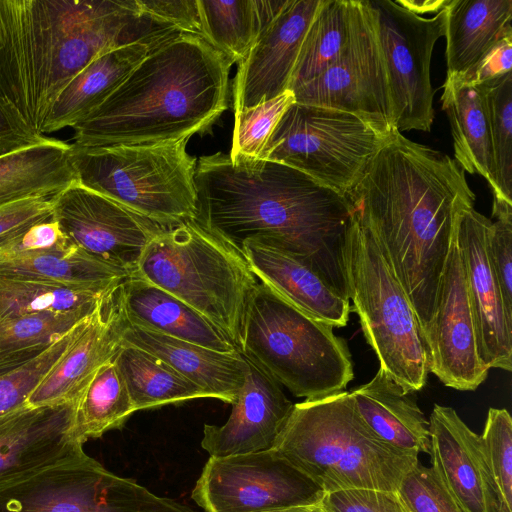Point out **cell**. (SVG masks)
Listing matches in <instances>:
<instances>
[{"mask_svg":"<svg viewBox=\"0 0 512 512\" xmlns=\"http://www.w3.org/2000/svg\"><path fill=\"white\" fill-rule=\"evenodd\" d=\"M479 85L489 116L500 199L512 205V72Z\"/></svg>","mask_w":512,"mask_h":512,"instance_id":"37","label":"cell"},{"mask_svg":"<svg viewBox=\"0 0 512 512\" xmlns=\"http://www.w3.org/2000/svg\"><path fill=\"white\" fill-rule=\"evenodd\" d=\"M349 394L360 417L382 440L403 450L429 454L428 420L413 393L405 391L382 369Z\"/></svg>","mask_w":512,"mask_h":512,"instance_id":"28","label":"cell"},{"mask_svg":"<svg viewBox=\"0 0 512 512\" xmlns=\"http://www.w3.org/2000/svg\"><path fill=\"white\" fill-rule=\"evenodd\" d=\"M162 42H134L113 48L95 58L57 95L45 116L40 133L44 135L76 126L97 109Z\"/></svg>","mask_w":512,"mask_h":512,"instance_id":"25","label":"cell"},{"mask_svg":"<svg viewBox=\"0 0 512 512\" xmlns=\"http://www.w3.org/2000/svg\"><path fill=\"white\" fill-rule=\"evenodd\" d=\"M71 144L49 138L0 156V207L30 198H53L77 182Z\"/></svg>","mask_w":512,"mask_h":512,"instance_id":"30","label":"cell"},{"mask_svg":"<svg viewBox=\"0 0 512 512\" xmlns=\"http://www.w3.org/2000/svg\"><path fill=\"white\" fill-rule=\"evenodd\" d=\"M188 139L153 144L75 147L77 182L165 226L197 215L196 159Z\"/></svg>","mask_w":512,"mask_h":512,"instance_id":"9","label":"cell"},{"mask_svg":"<svg viewBox=\"0 0 512 512\" xmlns=\"http://www.w3.org/2000/svg\"><path fill=\"white\" fill-rule=\"evenodd\" d=\"M96 306L64 314L0 319V355L51 345L88 317Z\"/></svg>","mask_w":512,"mask_h":512,"instance_id":"39","label":"cell"},{"mask_svg":"<svg viewBox=\"0 0 512 512\" xmlns=\"http://www.w3.org/2000/svg\"><path fill=\"white\" fill-rule=\"evenodd\" d=\"M481 438L498 488L512 509V419L506 409L488 410Z\"/></svg>","mask_w":512,"mask_h":512,"instance_id":"41","label":"cell"},{"mask_svg":"<svg viewBox=\"0 0 512 512\" xmlns=\"http://www.w3.org/2000/svg\"><path fill=\"white\" fill-rule=\"evenodd\" d=\"M114 361L125 381L135 411L208 398L200 387L142 349L122 345Z\"/></svg>","mask_w":512,"mask_h":512,"instance_id":"34","label":"cell"},{"mask_svg":"<svg viewBox=\"0 0 512 512\" xmlns=\"http://www.w3.org/2000/svg\"><path fill=\"white\" fill-rule=\"evenodd\" d=\"M134 412L125 381L112 359L96 371L79 398L74 435L82 444L99 438L122 427Z\"/></svg>","mask_w":512,"mask_h":512,"instance_id":"35","label":"cell"},{"mask_svg":"<svg viewBox=\"0 0 512 512\" xmlns=\"http://www.w3.org/2000/svg\"><path fill=\"white\" fill-rule=\"evenodd\" d=\"M0 512H197L85 458L0 487Z\"/></svg>","mask_w":512,"mask_h":512,"instance_id":"11","label":"cell"},{"mask_svg":"<svg viewBox=\"0 0 512 512\" xmlns=\"http://www.w3.org/2000/svg\"><path fill=\"white\" fill-rule=\"evenodd\" d=\"M325 492L274 448L210 456L192 491L206 512H263L316 505Z\"/></svg>","mask_w":512,"mask_h":512,"instance_id":"13","label":"cell"},{"mask_svg":"<svg viewBox=\"0 0 512 512\" xmlns=\"http://www.w3.org/2000/svg\"><path fill=\"white\" fill-rule=\"evenodd\" d=\"M388 79L395 129L430 131L434 120L430 79L432 52L444 36L445 9L433 17L391 0H369Z\"/></svg>","mask_w":512,"mask_h":512,"instance_id":"12","label":"cell"},{"mask_svg":"<svg viewBox=\"0 0 512 512\" xmlns=\"http://www.w3.org/2000/svg\"><path fill=\"white\" fill-rule=\"evenodd\" d=\"M344 265L348 298L380 369L407 392L427 381V346L412 304L376 237L352 212Z\"/></svg>","mask_w":512,"mask_h":512,"instance_id":"8","label":"cell"},{"mask_svg":"<svg viewBox=\"0 0 512 512\" xmlns=\"http://www.w3.org/2000/svg\"><path fill=\"white\" fill-rule=\"evenodd\" d=\"M136 4L153 21L200 36L197 0H136Z\"/></svg>","mask_w":512,"mask_h":512,"instance_id":"46","label":"cell"},{"mask_svg":"<svg viewBox=\"0 0 512 512\" xmlns=\"http://www.w3.org/2000/svg\"><path fill=\"white\" fill-rule=\"evenodd\" d=\"M47 347L48 346L29 348L10 354L0 355V376L12 372L30 360L34 359Z\"/></svg>","mask_w":512,"mask_h":512,"instance_id":"50","label":"cell"},{"mask_svg":"<svg viewBox=\"0 0 512 512\" xmlns=\"http://www.w3.org/2000/svg\"><path fill=\"white\" fill-rule=\"evenodd\" d=\"M289 0H197L200 36L232 64L241 62Z\"/></svg>","mask_w":512,"mask_h":512,"instance_id":"32","label":"cell"},{"mask_svg":"<svg viewBox=\"0 0 512 512\" xmlns=\"http://www.w3.org/2000/svg\"><path fill=\"white\" fill-rule=\"evenodd\" d=\"M333 329L259 282L247 306L240 353L294 396L323 398L344 391L354 378L347 344Z\"/></svg>","mask_w":512,"mask_h":512,"instance_id":"7","label":"cell"},{"mask_svg":"<svg viewBox=\"0 0 512 512\" xmlns=\"http://www.w3.org/2000/svg\"><path fill=\"white\" fill-rule=\"evenodd\" d=\"M195 184L194 220L240 250L248 239L283 246L349 299L344 247L352 209L344 194L290 166L264 159L233 164L222 152L199 158Z\"/></svg>","mask_w":512,"mask_h":512,"instance_id":"2","label":"cell"},{"mask_svg":"<svg viewBox=\"0 0 512 512\" xmlns=\"http://www.w3.org/2000/svg\"><path fill=\"white\" fill-rule=\"evenodd\" d=\"M78 401L25 404L0 416V487L88 456L74 435Z\"/></svg>","mask_w":512,"mask_h":512,"instance_id":"17","label":"cell"},{"mask_svg":"<svg viewBox=\"0 0 512 512\" xmlns=\"http://www.w3.org/2000/svg\"><path fill=\"white\" fill-rule=\"evenodd\" d=\"M432 469L464 512H512L498 488L481 435L449 406L435 404L429 417Z\"/></svg>","mask_w":512,"mask_h":512,"instance_id":"18","label":"cell"},{"mask_svg":"<svg viewBox=\"0 0 512 512\" xmlns=\"http://www.w3.org/2000/svg\"><path fill=\"white\" fill-rule=\"evenodd\" d=\"M52 217V198H30L0 207V246Z\"/></svg>","mask_w":512,"mask_h":512,"instance_id":"45","label":"cell"},{"mask_svg":"<svg viewBox=\"0 0 512 512\" xmlns=\"http://www.w3.org/2000/svg\"><path fill=\"white\" fill-rule=\"evenodd\" d=\"M132 275L189 305L240 352L247 306L259 281L239 248L196 220L183 221L148 243Z\"/></svg>","mask_w":512,"mask_h":512,"instance_id":"6","label":"cell"},{"mask_svg":"<svg viewBox=\"0 0 512 512\" xmlns=\"http://www.w3.org/2000/svg\"><path fill=\"white\" fill-rule=\"evenodd\" d=\"M512 37L498 42L469 73L455 77L470 85H479L511 72Z\"/></svg>","mask_w":512,"mask_h":512,"instance_id":"49","label":"cell"},{"mask_svg":"<svg viewBox=\"0 0 512 512\" xmlns=\"http://www.w3.org/2000/svg\"><path fill=\"white\" fill-rule=\"evenodd\" d=\"M231 65L198 35L170 37L73 127L72 145L153 144L204 132L227 108Z\"/></svg>","mask_w":512,"mask_h":512,"instance_id":"4","label":"cell"},{"mask_svg":"<svg viewBox=\"0 0 512 512\" xmlns=\"http://www.w3.org/2000/svg\"><path fill=\"white\" fill-rule=\"evenodd\" d=\"M441 102L451 126L455 162L463 171L484 177L492 188L493 202H503L482 87L446 76Z\"/></svg>","mask_w":512,"mask_h":512,"instance_id":"29","label":"cell"},{"mask_svg":"<svg viewBox=\"0 0 512 512\" xmlns=\"http://www.w3.org/2000/svg\"><path fill=\"white\" fill-rule=\"evenodd\" d=\"M357 0H322L304 37L289 82L294 92L319 77L347 49L355 29Z\"/></svg>","mask_w":512,"mask_h":512,"instance_id":"33","label":"cell"},{"mask_svg":"<svg viewBox=\"0 0 512 512\" xmlns=\"http://www.w3.org/2000/svg\"><path fill=\"white\" fill-rule=\"evenodd\" d=\"M241 251L258 281L289 304L334 328L347 324L349 299L330 286L307 259L266 239H248Z\"/></svg>","mask_w":512,"mask_h":512,"instance_id":"23","label":"cell"},{"mask_svg":"<svg viewBox=\"0 0 512 512\" xmlns=\"http://www.w3.org/2000/svg\"><path fill=\"white\" fill-rule=\"evenodd\" d=\"M121 283L99 300L68 349L28 396L27 405L38 407L78 401L96 371L114 359L129 326L122 304Z\"/></svg>","mask_w":512,"mask_h":512,"instance_id":"20","label":"cell"},{"mask_svg":"<svg viewBox=\"0 0 512 512\" xmlns=\"http://www.w3.org/2000/svg\"><path fill=\"white\" fill-rule=\"evenodd\" d=\"M397 492L411 512H464L432 467L420 462L403 477Z\"/></svg>","mask_w":512,"mask_h":512,"instance_id":"43","label":"cell"},{"mask_svg":"<svg viewBox=\"0 0 512 512\" xmlns=\"http://www.w3.org/2000/svg\"><path fill=\"white\" fill-rule=\"evenodd\" d=\"M323 512H411L397 491L345 489L325 493Z\"/></svg>","mask_w":512,"mask_h":512,"instance_id":"44","label":"cell"},{"mask_svg":"<svg viewBox=\"0 0 512 512\" xmlns=\"http://www.w3.org/2000/svg\"><path fill=\"white\" fill-rule=\"evenodd\" d=\"M52 216L70 244L130 276L167 227L78 182L52 198Z\"/></svg>","mask_w":512,"mask_h":512,"instance_id":"15","label":"cell"},{"mask_svg":"<svg viewBox=\"0 0 512 512\" xmlns=\"http://www.w3.org/2000/svg\"><path fill=\"white\" fill-rule=\"evenodd\" d=\"M178 33L136 0H0V95L41 134L57 95L95 58Z\"/></svg>","mask_w":512,"mask_h":512,"instance_id":"3","label":"cell"},{"mask_svg":"<svg viewBox=\"0 0 512 512\" xmlns=\"http://www.w3.org/2000/svg\"><path fill=\"white\" fill-rule=\"evenodd\" d=\"M122 345L160 358L200 387L208 398L231 404L245 382L248 364L240 352L216 351L130 323L123 334Z\"/></svg>","mask_w":512,"mask_h":512,"instance_id":"24","label":"cell"},{"mask_svg":"<svg viewBox=\"0 0 512 512\" xmlns=\"http://www.w3.org/2000/svg\"><path fill=\"white\" fill-rule=\"evenodd\" d=\"M70 244L53 216L39 222L0 246V259L49 250Z\"/></svg>","mask_w":512,"mask_h":512,"instance_id":"47","label":"cell"},{"mask_svg":"<svg viewBox=\"0 0 512 512\" xmlns=\"http://www.w3.org/2000/svg\"><path fill=\"white\" fill-rule=\"evenodd\" d=\"M129 276L72 244L0 259V277L77 289H107Z\"/></svg>","mask_w":512,"mask_h":512,"instance_id":"31","label":"cell"},{"mask_svg":"<svg viewBox=\"0 0 512 512\" xmlns=\"http://www.w3.org/2000/svg\"><path fill=\"white\" fill-rule=\"evenodd\" d=\"M388 138L348 112L294 102L260 159L290 166L345 195Z\"/></svg>","mask_w":512,"mask_h":512,"instance_id":"10","label":"cell"},{"mask_svg":"<svg viewBox=\"0 0 512 512\" xmlns=\"http://www.w3.org/2000/svg\"><path fill=\"white\" fill-rule=\"evenodd\" d=\"M263 512H323L319 504L272 509Z\"/></svg>","mask_w":512,"mask_h":512,"instance_id":"52","label":"cell"},{"mask_svg":"<svg viewBox=\"0 0 512 512\" xmlns=\"http://www.w3.org/2000/svg\"><path fill=\"white\" fill-rule=\"evenodd\" d=\"M247 360L245 382L225 424L204 425L201 446L210 456L225 457L272 449L293 403L273 378Z\"/></svg>","mask_w":512,"mask_h":512,"instance_id":"22","label":"cell"},{"mask_svg":"<svg viewBox=\"0 0 512 512\" xmlns=\"http://www.w3.org/2000/svg\"><path fill=\"white\" fill-rule=\"evenodd\" d=\"M425 342L429 372L445 386L459 391H474L486 379L490 369L479 356L456 237L439 284Z\"/></svg>","mask_w":512,"mask_h":512,"instance_id":"16","label":"cell"},{"mask_svg":"<svg viewBox=\"0 0 512 512\" xmlns=\"http://www.w3.org/2000/svg\"><path fill=\"white\" fill-rule=\"evenodd\" d=\"M49 137L34 131L18 111L0 95V156L43 143Z\"/></svg>","mask_w":512,"mask_h":512,"instance_id":"48","label":"cell"},{"mask_svg":"<svg viewBox=\"0 0 512 512\" xmlns=\"http://www.w3.org/2000/svg\"><path fill=\"white\" fill-rule=\"evenodd\" d=\"M293 94L297 103L353 114L385 138L397 131L369 0H357L355 29L344 53L319 77Z\"/></svg>","mask_w":512,"mask_h":512,"instance_id":"14","label":"cell"},{"mask_svg":"<svg viewBox=\"0 0 512 512\" xmlns=\"http://www.w3.org/2000/svg\"><path fill=\"white\" fill-rule=\"evenodd\" d=\"M322 0H289L239 62L234 113L277 97L289 82L307 30Z\"/></svg>","mask_w":512,"mask_h":512,"instance_id":"21","label":"cell"},{"mask_svg":"<svg viewBox=\"0 0 512 512\" xmlns=\"http://www.w3.org/2000/svg\"><path fill=\"white\" fill-rule=\"evenodd\" d=\"M273 448L325 493L345 489L397 491L418 452L382 440L341 391L293 404Z\"/></svg>","mask_w":512,"mask_h":512,"instance_id":"5","label":"cell"},{"mask_svg":"<svg viewBox=\"0 0 512 512\" xmlns=\"http://www.w3.org/2000/svg\"><path fill=\"white\" fill-rule=\"evenodd\" d=\"M486 232L489 263L500 287L507 312L512 315V205L493 202Z\"/></svg>","mask_w":512,"mask_h":512,"instance_id":"42","label":"cell"},{"mask_svg":"<svg viewBox=\"0 0 512 512\" xmlns=\"http://www.w3.org/2000/svg\"><path fill=\"white\" fill-rule=\"evenodd\" d=\"M115 286L107 289H77L47 282L0 277V319L64 314L94 307Z\"/></svg>","mask_w":512,"mask_h":512,"instance_id":"36","label":"cell"},{"mask_svg":"<svg viewBox=\"0 0 512 512\" xmlns=\"http://www.w3.org/2000/svg\"><path fill=\"white\" fill-rule=\"evenodd\" d=\"M447 77H463L501 40L512 37V0H448Z\"/></svg>","mask_w":512,"mask_h":512,"instance_id":"27","label":"cell"},{"mask_svg":"<svg viewBox=\"0 0 512 512\" xmlns=\"http://www.w3.org/2000/svg\"><path fill=\"white\" fill-rule=\"evenodd\" d=\"M396 2L410 12L421 16L424 13H438L445 8L448 0H397Z\"/></svg>","mask_w":512,"mask_h":512,"instance_id":"51","label":"cell"},{"mask_svg":"<svg viewBox=\"0 0 512 512\" xmlns=\"http://www.w3.org/2000/svg\"><path fill=\"white\" fill-rule=\"evenodd\" d=\"M130 324L225 353L239 352L229 338L189 305L137 275L121 283Z\"/></svg>","mask_w":512,"mask_h":512,"instance_id":"26","label":"cell"},{"mask_svg":"<svg viewBox=\"0 0 512 512\" xmlns=\"http://www.w3.org/2000/svg\"><path fill=\"white\" fill-rule=\"evenodd\" d=\"M345 196L376 237L425 338L459 215L474 207L464 171L443 152L396 131Z\"/></svg>","mask_w":512,"mask_h":512,"instance_id":"1","label":"cell"},{"mask_svg":"<svg viewBox=\"0 0 512 512\" xmlns=\"http://www.w3.org/2000/svg\"><path fill=\"white\" fill-rule=\"evenodd\" d=\"M294 102L293 92L286 90L275 98L234 113L231 162L260 159L275 127Z\"/></svg>","mask_w":512,"mask_h":512,"instance_id":"38","label":"cell"},{"mask_svg":"<svg viewBox=\"0 0 512 512\" xmlns=\"http://www.w3.org/2000/svg\"><path fill=\"white\" fill-rule=\"evenodd\" d=\"M84 320L37 357L14 371L0 376V416L26 404L28 396L68 349Z\"/></svg>","mask_w":512,"mask_h":512,"instance_id":"40","label":"cell"},{"mask_svg":"<svg viewBox=\"0 0 512 512\" xmlns=\"http://www.w3.org/2000/svg\"><path fill=\"white\" fill-rule=\"evenodd\" d=\"M474 207L464 209L456 226V242L475 323L479 356L489 369L512 370V315L489 263L486 232L490 223Z\"/></svg>","mask_w":512,"mask_h":512,"instance_id":"19","label":"cell"}]
</instances>
